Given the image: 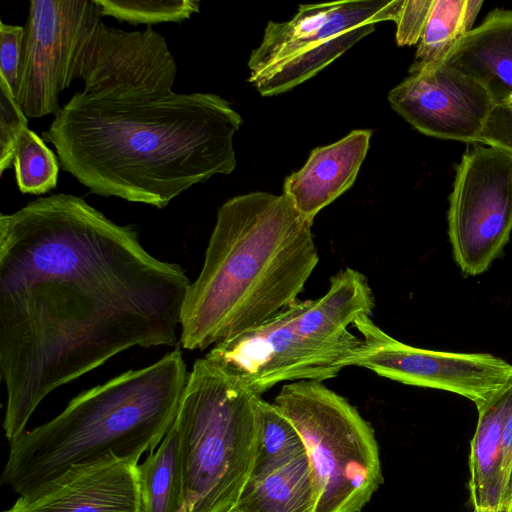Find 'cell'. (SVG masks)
I'll return each mask as SVG.
<instances>
[{"label":"cell","mask_w":512,"mask_h":512,"mask_svg":"<svg viewBox=\"0 0 512 512\" xmlns=\"http://www.w3.org/2000/svg\"><path fill=\"white\" fill-rule=\"evenodd\" d=\"M504 512H512V499Z\"/></svg>","instance_id":"obj_29"},{"label":"cell","mask_w":512,"mask_h":512,"mask_svg":"<svg viewBox=\"0 0 512 512\" xmlns=\"http://www.w3.org/2000/svg\"><path fill=\"white\" fill-rule=\"evenodd\" d=\"M441 63L480 83L495 105L512 104V10H493Z\"/></svg>","instance_id":"obj_16"},{"label":"cell","mask_w":512,"mask_h":512,"mask_svg":"<svg viewBox=\"0 0 512 512\" xmlns=\"http://www.w3.org/2000/svg\"><path fill=\"white\" fill-rule=\"evenodd\" d=\"M512 408V384L478 410L470 443V512H497L501 442L506 419Z\"/></svg>","instance_id":"obj_17"},{"label":"cell","mask_w":512,"mask_h":512,"mask_svg":"<svg viewBox=\"0 0 512 512\" xmlns=\"http://www.w3.org/2000/svg\"><path fill=\"white\" fill-rule=\"evenodd\" d=\"M478 143L512 154V104L494 106Z\"/></svg>","instance_id":"obj_27"},{"label":"cell","mask_w":512,"mask_h":512,"mask_svg":"<svg viewBox=\"0 0 512 512\" xmlns=\"http://www.w3.org/2000/svg\"><path fill=\"white\" fill-rule=\"evenodd\" d=\"M512 499V467L507 485L500 500L498 512H504Z\"/></svg>","instance_id":"obj_28"},{"label":"cell","mask_w":512,"mask_h":512,"mask_svg":"<svg viewBox=\"0 0 512 512\" xmlns=\"http://www.w3.org/2000/svg\"><path fill=\"white\" fill-rule=\"evenodd\" d=\"M433 0H403L395 19L396 42L399 46L419 42L424 31Z\"/></svg>","instance_id":"obj_26"},{"label":"cell","mask_w":512,"mask_h":512,"mask_svg":"<svg viewBox=\"0 0 512 512\" xmlns=\"http://www.w3.org/2000/svg\"><path fill=\"white\" fill-rule=\"evenodd\" d=\"M482 4V0H433L409 71L441 63L455 44L473 29Z\"/></svg>","instance_id":"obj_20"},{"label":"cell","mask_w":512,"mask_h":512,"mask_svg":"<svg viewBox=\"0 0 512 512\" xmlns=\"http://www.w3.org/2000/svg\"><path fill=\"white\" fill-rule=\"evenodd\" d=\"M403 0H348L300 5L285 22L270 21L248 60L252 83L262 96L286 92L312 78L378 22L398 16Z\"/></svg>","instance_id":"obj_8"},{"label":"cell","mask_w":512,"mask_h":512,"mask_svg":"<svg viewBox=\"0 0 512 512\" xmlns=\"http://www.w3.org/2000/svg\"><path fill=\"white\" fill-rule=\"evenodd\" d=\"M102 16L132 25L180 23L200 11L198 0H95Z\"/></svg>","instance_id":"obj_23"},{"label":"cell","mask_w":512,"mask_h":512,"mask_svg":"<svg viewBox=\"0 0 512 512\" xmlns=\"http://www.w3.org/2000/svg\"><path fill=\"white\" fill-rule=\"evenodd\" d=\"M138 465L112 460L72 467L3 512H139Z\"/></svg>","instance_id":"obj_14"},{"label":"cell","mask_w":512,"mask_h":512,"mask_svg":"<svg viewBox=\"0 0 512 512\" xmlns=\"http://www.w3.org/2000/svg\"><path fill=\"white\" fill-rule=\"evenodd\" d=\"M312 223L284 193L250 192L223 203L186 292L181 348L213 347L297 300L319 261Z\"/></svg>","instance_id":"obj_3"},{"label":"cell","mask_w":512,"mask_h":512,"mask_svg":"<svg viewBox=\"0 0 512 512\" xmlns=\"http://www.w3.org/2000/svg\"><path fill=\"white\" fill-rule=\"evenodd\" d=\"M190 280L135 228L83 198L51 194L0 215L3 430L24 432L55 389L133 347L180 345Z\"/></svg>","instance_id":"obj_1"},{"label":"cell","mask_w":512,"mask_h":512,"mask_svg":"<svg viewBox=\"0 0 512 512\" xmlns=\"http://www.w3.org/2000/svg\"><path fill=\"white\" fill-rule=\"evenodd\" d=\"M273 403L304 443L317 497L315 512H360L383 483L370 423L322 381L287 383Z\"/></svg>","instance_id":"obj_7"},{"label":"cell","mask_w":512,"mask_h":512,"mask_svg":"<svg viewBox=\"0 0 512 512\" xmlns=\"http://www.w3.org/2000/svg\"><path fill=\"white\" fill-rule=\"evenodd\" d=\"M95 0H31L15 100L28 118L56 115L75 80L79 52L101 22Z\"/></svg>","instance_id":"obj_10"},{"label":"cell","mask_w":512,"mask_h":512,"mask_svg":"<svg viewBox=\"0 0 512 512\" xmlns=\"http://www.w3.org/2000/svg\"><path fill=\"white\" fill-rule=\"evenodd\" d=\"M240 378L204 356L189 372L173 427L182 459L184 512H227L251 477L258 404Z\"/></svg>","instance_id":"obj_6"},{"label":"cell","mask_w":512,"mask_h":512,"mask_svg":"<svg viewBox=\"0 0 512 512\" xmlns=\"http://www.w3.org/2000/svg\"><path fill=\"white\" fill-rule=\"evenodd\" d=\"M28 127L24 114L15 97L0 77V175L13 165L14 146L19 134Z\"/></svg>","instance_id":"obj_24"},{"label":"cell","mask_w":512,"mask_h":512,"mask_svg":"<svg viewBox=\"0 0 512 512\" xmlns=\"http://www.w3.org/2000/svg\"><path fill=\"white\" fill-rule=\"evenodd\" d=\"M188 377L179 345L151 365L84 390L10 443L3 482L22 496L75 466L138 464L173 425Z\"/></svg>","instance_id":"obj_4"},{"label":"cell","mask_w":512,"mask_h":512,"mask_svg":"<svg viewBox=\"0 0 512 512\" xmlns=\"http://www.w3.org/2000/svg\"><path fill=\"white\" fill-rule=\"evenodd\" d=\"M512 232V154L470 143L456 167L448 236L455 262L470 276L485 272Z\"/></svg>","instance_id":"obj_9"},{"label":"cell","mask_w":512,"mask_h":512,"mask_svg":"<svg viewBox=\"0 0 512 512\" xmlns=\"http://www.w3.org/2000/svg\"><path fill=\"white\" fill-rule=\"evenodd\" d=\"M388 101L419 132L468 144L478 142L495 106L480 83L443 63L409 71Z\"/></svg>","instance_id":"obj_13"},{"label":"cell","mask_w":512,"mask_h":512,"mask_svg":"<svg viewBox=\"0 0 512 512\" xmlns=\"http://www.w3.org/2000/svg\"><path fill=\"white\" fill-rule=\"evenodd\" d=\"M353 327L362 338L353 366L379 376L458 394L472 401L477 409L512 384V364L492 354L410 346L384 332L371 317L359 318Z\"/></svg>","instance_id":"obj_11"},{"label":"cell","mask_w":512,"mask_h":512,"mask_svg":"<svg viewBox=\"0 0 512 512\" xmlns=\"http://www.w3.org/2000/svg\"><path fill=\"white\" fill-rule=\"evenodd\" d=\"M317 497L306 452L251 477L232 509L236 512H315Z\"/></svg>","instance_id":"obj_18"},{"label":"cell","mask_w":512,"mask_h":512,"mask_svg":"<svg viewBox=\"0 0 512 512\" xmlns=\"http://www.w3.org/2000/svg\"><path fill=\"white\" fill-rule=\"evenodd\" d=\"M23 39V26L0 21V77L10 87L13 95L19 79Z\"/></svg>","instance_id":"obj_25"},{"label":"cell","mask_w":512,"mask_h":512,"mask_svg":"<svg viewBox=\"0 0 512 512\" xmlns=\"http://www.w3.org/2000/svg\"><path fill=\"white\" fill-rule=\"evenodd\" d=\"M227 512H236V511H235L234 509H230V510H229V511H227Z\"/></svg>","instance_id":"obj_30"},{"label":"cell","mask_w":512,"mask_h":512,"mask_svg":"<svg viewBox=\"0 0 512 512\" xmlns=\"http://www.w3.org/2000/svg\"><path fill=\"white\" fill-rule=\"evenodd\" d=\"M258 419V445L251 477L266 473L305 452L294 425L274 403L262 397L258 404Z\"/></svg>","instance_id":"obj_21"},{"label":"cell","mask_w":512,"mask_h":512,"mask_svg":"<svg viewBox=\"0 0 512 512\" xmlns=\"http://www.w3.org/2000/svg\"><path fill=\"white\" fill-rule=\"evenodd\" d=\"M138 469L139 512H184L182 459L173 425L159 446L138 465Z\"/></svg>","instance_id":"obj_19"},{"label":"cell","mask_w":512,"mask_h":512,"mask_svg":"<svg viewBox=\"0 0 512 512\" xmlns=\"http://www.w3.org/2000/svg\"><path fill=\"white\" fill-rule=\"evenodd\" d=\"M177 71L165 38L151 26L126 31L101 21L81 47L75 79L88 97L138 101L172 94Z\"/></svg>","instance_id":"obj_12"},{"label":"cell","mask_w":512,"mask_h":512,"mask_svg":"<svg viewBox=\"0 0 512 512\" xmlns=\"http://www.w3.org/2000/svg\"><path fill=\"white\" fill-rule=\"evenodd\" d=\"M375 307L359 271L345 268L330 278L326 293L295 300L262 325L211 347L205 355L261 396L291 381H323L353 363L362 338L348 329Z\"/></svg>","instance_id":"obj_5"},{"label":"cell","mask_w":512,"mask_h":512,"mask_svg":"<svg viewBox=\"0 0 512 512\" xmlns=\"http://www.w3.org/2000/svg\"><path fill=\"white\" fill-rule=\"evenodd\" d=\"M241 115L212 93L99 100L76 92L42 133L60 168L91 193L165 208L236 167Z\"/></svg>","instance_id":"obj_2"},{"label":"cell","mask_w":512,"mask_h":512,"mask_svg":"<svg viewBox=\"0 0 512 512\" xmlns=\"http://www.w3.org/2000/svg\"><path fill=\"white\" fill-rule=\"evenodd\" d=\"M15 179L21 193L40 195L57 186L60 163L42 137L26 127L13 153Z\"/></svg>","instance_id":"obj_22"},{"label":"cell","mask_w":512,"mask_h":512,"mask_svg":"<svg viewBox=\"0 0 512 512\" xmlns=\"http://www.w3.org/2000/svg\"><path fill=\"white\" fill-rule=\"evenodd\" d=\"M370 129L353 130L344 138L311 151L304 166L286 177L283 193L313 222L317 213L355 182L370 146Z\"/></svg>","instance_id":"obj_15"}]
</instances>
